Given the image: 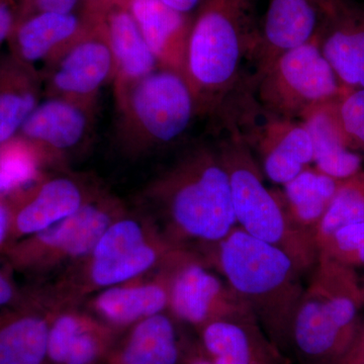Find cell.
<instances>
[{
  "label": "cell",
  "mask_w": 364,
  "mask_h": 364,
  "mask_svg": "<svg viewBox=\"0 0 364 364\" xmlns=\"http://www.w3.org/2000/svg\"><path fill=\"white\" fill-rule=\"evenodd\" d=\"M148 215L182 249L214 243L237 226L229 176L215 144L188 148L142 193Z\"/></svg>",
  "instance_id": "cell-1"
},
{
  "label": "cell",
  "mask_w": 364,
  "mask_h": 364,
  "mask_svg": "<svg viewBox=\"0 0 364 364\" xmlns=\"http://www.w3.org/2000/svg\"><path fill=\"white\" fill-rule=\"evenodd\" d=\"M257 0H203L193 16L184 78L198 117L215 121L251 76L260 26Z\"/></svg>",
  "instance_id": "cell-2"
},
{
  "label": "cell",
  "mask_w": 364,
  "mask_h": 364,
  "mask_svg": "<svg viewBox=\"0 0 364 364\" xmlns=\"http://www.w3.org/2000/svg\"><path fill=\"white\" fill-rule=\"evenodd\" d=\"M226 280L282 354L305 287L289 254L236 226L221 240L191 249Z\"/></svg>",
  "instance_id": "cell-3"
},
{
  "label": "cell",
  "mask_w": 364,
  "mask_h": 364,
  "mask_svg": "<svg viewBox=\"0 0 364 364\" xmlns=\"http://www.w3.org/2000/svg\"><path fill=\"white\" fill-rule=\"evenodd\" d=\"M363 306L356 269L321 258L299 299L282 355L291 363H343L360 328Z\"/></svg>",
  "instance_id": "cell-4"
},
{
  "label": "cell",
  "mask_w": 364,
  "mask_h": 364,
  "mask_svg": "<svg viewBox=\"0 0 364 364\" xmlns=\"http://www.w3.org/2000/svg\"><path fill=\"white\" fill-rule=\"evenodd\" d=\"M183 250L164 236L147 213L127 210L90 254L64 270L48 291L60 305L72 306L78 299L164 267Z\"/></svg>",
  "instance_id": "cell-5"
},
{
  "label": "cell",
  "mask_w": 364,
  "mask_h": 364,
  "mask_svg": "<svg viewBox=\"0 0 364 364\" xmlns=\"http://www.w3.org/2000/svg\"><path fill=\"white\" fill-rule=\"evenodd\" d=\"M215 143L229 176L237 226L282 249L291 256L301 272L315 267L318 250L315 239L289 220L279 189L268 188L264 174L252 149L233 127H218Z\"/></svg>",
  "instance_id": "cell-6"
},
{
  "label": "cell",
  "mask_w": 364,
  "mask_h": 364,
  "mask_svg": "<svg viewBox=\"0 0 364 364\" xmlns=\"http://www.w3.org/2000/svg\"><path fill=\"white\" fill-rule=\"evenodd\" d=\"M116 139L128 156L144 157L178 143L196 117V104L186 78L157 68L149 75L114 87Z\"/></svg>",
  "instance_id": "cell-7"
},
{
  "label": "cell",
  "mask_w": 364,
  "mask_h": 364,
  "mask_svg": "<svg viewBox=\"0 0 364 364\" xmlns=\"http://www.w3.org/2000/svg\"><path fill=\"white\" fill-rule=\"evenodd\" d=\"M124 203L100 191L77 212L9 246L7 267L26 275L64 272L90 254L107 228L126 212Z\"/></svg>",
  "instance_id": "cell-8"
},
{
  "label": "cell",
  "mask_w": 364,
  "mask_h": 364,
  "mask_svg": "<svg viewBox=\"0 0 364 364\" xmlns=\"http://www.w3.org/2000/svg\"><path fill=\"white\" fill-rule=\"evenodd\" d=\"M347 91L321 51L317 33L310 42L282 55L259 79L253 95L269 114L301 121Z\"/></svg>",
  "instance_id": "cell-9"
},
{
  "label": "cell",
  "mask_w": 364,
  "mask_h": 364,
  "mask_svg": "<svg viewBox=\"0 0 364 364\" xmlns=\"http://www.w3.org/2000/svg\"><path fill=\"white\" fill-rule=\"evenodd\" d=\"M167 311L196 330L215 321L255 318L226 280L188 249L170 264Z\"/></svg>",
  "instance_id": "cell-10"
},
{
  "label": "cell",
  "mask_w": 364,
  "mask_h": 364,
  "mask_svg": "<svg viewBox=\"0 0 364 364\" xmlns=\"http://www.w3.org/2000/svg\"><path fill=\"white\" fill-rule=\"evenodd\" d=\"M85 14L88 25L85 32L40 71L45 97L97 105L102 88L114 82L116 63L111 48Z\"/></svg>",
  "instance_id": "cell-11"
},
{
  "label": "cell",
  "mask_w": 364,
  "mask_h": 364,
  "mask_svg": "<svg viewBox=\"0 0 364 364\" xmlns=\"http://www.w3.org/2000/svg\"><path fill=\"white\" fill-rule=\"evenodd\" d=\"M100 191L77 174L43 172L32 183L9 193L13 205L11 245L77 212Z\"/></svg>",
  "instance_id": "cell-12"
},
{
  "label": "cell",
  "mask_w": 364,
  "mask_h": 364,
  "mask_svg": "<svg viewBox=\"0 0 364 364\" xmlns=\"http://www.w3.org/2000/svg\"><path fill=\"white\" fill-rule=\"evenodd\" d=\"M97 105L46 97L23 124L18 135L39 153L45 166L63 164L92 136Z\"/></svg>",
  "instance_id": "cell-13"
},
{
  "label": "cell",
  "mask_w": 364,
  "mask_h": 364,
  "mask_svg": "<svg viewBox=\"0 0 364 364\" xmlns=\"http://www.w3.org/2000/svg\"><path fill=\"white\" fill-rule=\"evenodd\" d=\"M321 11L318 44L345 90L364 88V4L316 0Z\"/></svg>",
  "instance_id": "cell-14"
},
{
  "label": "cell",
  "mask_w": 364,
  "mask_h": 364,
  "mask_svg": "<svg viewBox=\"0 0 364 364\" xmlns=\"http://www.w3.org/2000/svg\"><path fill=\"white\" fill-rule=\"evenodd\" d=\"M61 308L47 291L28 289L0 310V364H48L50 325Z\"/></svg>",
  "instance_id": "cell-15"
},
{
  "label": "cell",
  "mask_w": 364,
  "mask_h": 364,
  "mask_svg": "<svg viewBox=\"0 0 364 364\" xmlns=\"http://www.w3.org/2000/svg\"><path fill=\"white\" fill-rule=\"evenodd\" d=\"M321 11L316 0H269L254 50L249 87L284 53L306 44L316 37Z\"/></svg>",
  "instance_id": "cell-16"
},
{
  "label": "cell",
  "mask_w": 364,
  "mask_h": 364,
  "mask_svg": "<svg viewBox=\"0 0 364 364\" xmlns=\"http://www.w3.org/2000/svg\"><path fill=\"white\" fill-rule=\"evenodd\" d=\"M92 23L111 48L119 87L149 75L159 68L127 4L119 0H97L85 6Z\"/></svg>",
  "instance_id": "cell-17"
},
{
  "label": "cell",
  "mask_w": 364,
  "mask_h": 364,
  "mask_svg": "<svg viewBox=\"0 0 364 364\" xmlns=\"http://www.w3.org/2000/svg\"><path fill=\"white\" fill-rule=\"evenodd\" d=\"M119 332L91 314L59 309L50 325L48 364L105 363Z\"/></svg>",
  "instance_id": "cell-18"
},
{
  "label": "cell",
  "mask_w": 364,
  "mask_h": 364,
  "mask_svg": "<svg viewBox=\"0 0 364 364\" xmlns=\"http://www.w3.org/2000/svg\"><path fill=\"white\" fill-rule=\"evenodd\" d=\"M172 261L155 272L92 294L90 304L91 312L119 331L132 327L144 318L166 312L169 301V267Z\"/></svg>",
  "instance_id": "cell-19"
},
{
  "label": "cell",
  "mask_w": 364,
  "mask_h": 364,
  "mask_svg": "<svg viewBox=\"0 0 364 364\" xmlns=\"http://www.w3.org/2000/svg\"><path fill=\"white\" fill-rule=\"evenodd\" d=\"M196 332L198 350L210 364H291L256 318L215 321Z\"/></svg>",
  "instance_id": "cell-20"
},
{
  "label": "cell",
  "mask_w": 364,
  "mask_h": 364,
  "mask_svg": "<svg viewBox=\"0 0 364 364\" xmlns=\"http://www.w3.org/2000/svg\"><path fill=\"white\" fill-rule=\"evenodd\" d=\"M85 11L80 14L40 13L16 21L7 43L9 54L40 71L77 39L87 28Z\"/></svg>",
  "instance_id": "cell-21"
},
{
  "label": "cell",
  "mask_w": 364,
  "mask_h": 364,
  "mask_svg": "<svg viewBox=\"0 0 364 364\" xmlns=\"http://www.w3.org/2000/svg\"><path fill=\"white\" fill-rule=\"evenodd\" d=\"M126 4L158 66L184 76L193 16L172 11L160 0H127Z\"/></svg>",
  "instance_id": "cell-22"
},
{
  "label": "cell",
  "mask_w": 364,
  "mask_h": 364,
  "mask_svg": "<svg viewBox=\"0 0 364 364\" xmlns=\"http://www.w3.org/2000/svg\"><path fill=\"white\" fill-rule=\"evenodd\" d=\"M176 323L166 312L144 318L117 341L105 364L188 363L198 352L186 355Z\"/></svg>",
  "instance_id": "cell-23"
},
{
  "label": "cell",
  "mask_w": 364,
  "mask_h": 364,
  "mask_svg": "<svg viewBox=\"0 0 364 364\" xmlns=\"http://www.w3.org/2000/svg\"><path fill=\"white\" fill-rule=\"evenodd\" d=\"M337 100L318 105L301 122L312 139L316 168L343 181L363 170V156L349 146L337 114Z\"/></svg>",
  "instance_id": "cell-24"
},
{
  "label": "cell",
  "mask_w": 364,
  "mask_h": 364,
  "mask_svg": "<svg viewBox=\"0 0 364 364\" xmlns=\"http://www.w3.org/2000/svg\"><path fill=\"white\" fill-rule=\"evenodd\" d=\"M42 97L39 69L11 54L0 57V145L18 135Z\"/></svg>",
  "instance_id": "cell-25"
},
{
  "label": "cell",
  "mask_w": 364,
  "mask_h": 364,
  "mask_svg": "<svg viewBox=\"0 0 364 364\" xmlns=\"http://www.w3.org/2000/svg\"><path fill=\"white\" fill-rule=\"evenodd\" d=\"M340 181L309 166L279 189L289 220L316 241V234Z\"/></svg>",
  "instance_id": "cell-26"
},
{
  "label": "cell",
  "mask_w": 364,
  "mask_h": 364,
  "mask_svg": "<svg viewBox=\"0 0 364 364\" xmlns=\"http://www.w3.org/2000/svg\"><path fill=\"white\" fill-rule=\"evenodd\" d=\"M360 222H364V170L340 181L316 234L317 246L341 228Z\"/></svg>",
  "instance_id": "cell-27"
},
{
  "label": "cell",
  "mask_w": 364,
  "mask_h": 364,
  "mask_svg": "<svg viewBox=\"0 0 364 364\" xmlns=\"http://www.w3.org/2000/svg\"><path fill=\"white\" fill-rule=\"evenodd\" d=\"M42 159L39 153L21 136L0 145V170L14 184L16 189L25 188L39 178L43 173Z\"/></svg>",
  "instance_id": "cell-28"
},
{
  "label": "cell",
  "mask_w": 364,
  "mask_h": 364,
  "mask_svg": "<svg viewBox=\"0 0 364 364\" xmlns=\"http://www.w3.org/2000/svg\"><path fill=\"white\" fill-rule=\"evenodd\" d=\"M318 255L346 267H364V222L348 225L318 246Z\"/></svg>",
  "instance_id": "cell-29"
},
{
  "label": "cell",
  "mask_w": 364,
  "mask_h": 364,
  "mask_svg": "<svg viewBox=\"0 0 364 364\" xmlns=\"http://www.w3.org/2000/svg\"><path fill=\"white\" fill-rule=\"evenodd\" d=\"M337 114L349 146L364 155V88L348 90L337 100Z\"/></svg>",
  "instance_id": "cell-30"
},
{
  "label": "cell",
  "mask_w": 364,
  "mask_h": 364,
  "mask_svg": "<svg viewBox=\"0 0 364 364\" xmlns=\"http://www.w3.org/2000/svg\"><path fill=\"white\" fill-rule=\"evenodd\" d=\"M86 0H18L14 6L16 21L40 13L73 14Z\"/></svg>",
  "instance_id": "cell-31"
},
{
  "label": "cell",
  "mask_w": 364,
  "mask_h": 364,
  "mask_svg": "<svg viewBox=\"0 0 364 364\" xmlns=\"http://www.w3.org/2000/svg\"><path fill=\"white\" fill-rule=\"evenodd\" d=\"M13 205L9 195L0 196V256L11 245Z\"/></svg>",
  "instance_id": "cell-32"
},
{
  "label": "cell",
  "mask_w": 364,
  "mask_h": 364,
  "mask_svg": "<svg viewBox=\"0 0 364 364\" xmlns=\"http://www.w3.org/2000/svg\"><path fill=\"white\" fill-rule=\"evenodd\" d=\"M26 291L20 289L11 275L0 267V310L18 303L26 296Z\"/></svg>",
  "instance_id": "cell-33"
},
{
  "label": "cell",
  "mask_w": 364,
  "mask_h": 364,
  "mask_svg": "<svg viewBox=\"0 0 364 364\" xmlns=\"http://www.w3.org/2000/svg\"><path fill=\"white\" fill-rule=\"evenodd\" d=\"M16 23L14 7L0 1V45L7 42Z\"/></svg>",
  "instance_id": "cell-34"
},
{
  "label": "cell",
  "mask_w": 364,
  "mask_h": 364,
  "mask_svg": "<svg viewBox=\"0 0 364 364\" xmlns=\"http://www.w3.org/2000/svg\"><path fill=\"white\" fill-rule=\"evenodd\" d=\"M342 364H364V323L360 325L350 350Z\"/></svg>",
  "instance_id": "cell-35"
},
{
  "label": "cell",
  "mask_w": 364,
  "mask_h": 364,
  "mask_svg": "<svg viewBox=\"0 0 364 364\" xmlns=\"http://www.w3.org/2000/svg\"><path fill=\"white\" fill-rule=\"evenodd\" d=\"M164 6L182 14H189L200 9L203 0H160Z\"/></svg>",
  "instance_id": "cell-36"
},
{
  "label": "cell",
  "mask_w": 364,
  "mask_h": 364,
  "mask_svg": "<svg viewBox=\"0 0 364 364\" xmlns=\"http://www.w3.org/2000/svg\"><path fill=\"white\" fill-rule=\"evenodd\" d=\"M14 191H16V188L13 181L0 170V196L9 195Z\"/></svg>",
  "instance_id": "cell-37"
},
{
  "label": "cell",
  "mask_w": 364,
  "mask_h": 364,
  "mask_svg": "<svg viewBox=\"0 0 364 364\" xmlns=\"http://www.w3.org/2000/svg\"><path fill=\"white\" fill-rule=\"evenodd\" d=\"M186 364H210L208 363L207 359L203 358L202 354L200 353V350H198V353L196 355H193V358L189 359L188 363Z\"/></svg>",
  "instance_id": "cell-38"
},
{
  "label": "cell",
  "mask_w": 364,
  "mask_h": 364,
  "mask_svg": "<svg viewBox=\"0 0 364 364\" xmlns=\"http://www.w3.org/2000/svg\"><path fill=\"white\" fill-rule=\"evenodd\" d=\"M0 1L4 2V4H9V6L14 7L16 6V4L18 0H0Z\"/></svg>",
  "instance_id": "cell-39"
},
{
  "label": "cell",
  "mask_w": 364,
  "mask_h": 364,
  "mask_svg": "<svg viewBox=\"0 0 364 364\" xmlns=\"http://www.w3.org/2000/svg\"><path fill=\"white\" fill-rule=\"evenodd\" d=\"M97 1V0H86L85 4H90V2Z\"/></svg>",
  "instance_id": "cell-40"
},
{
  "label": "cell",
  "mask_w": 364,
  "mask_h": 364,
  "mask_svg": "<svg viewBox=\"0 0 364 364\" xmlns=\"http://www.w3.org/2000/svg\"><path fill=\"white\" fill-rule=\"evenodd\" d=\"M119 1H123V2H124V4H126L127 0H119Z\"/></svg>",
  "instance_id": "cell-41"
},
{
  "label": "cell",
  "mask_w": 364,
  "mask_h": 364,
  "mask_svg": "<svg viewBox=\"0 0 364 364\" xmlns=\"http://www.w3.org/2000/svg\"><path fill=\"white\" fill-rule=\"evenodd\" d=\"M363 293H364V284H363Z\"/></svg>",
  "instance_id": "cell-42"
}]
</instances>
